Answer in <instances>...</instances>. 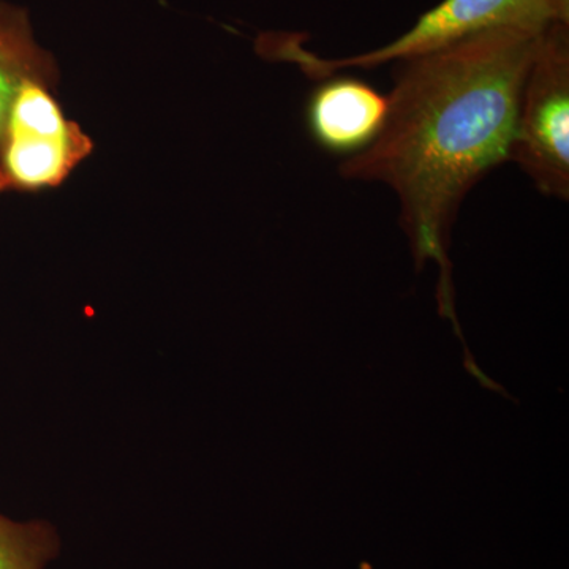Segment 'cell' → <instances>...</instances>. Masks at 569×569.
I'll return each mask as SVG.
<instances>
[{"mask_svg":"<svg viewBox=\"0 0 569 569\" xmlns=\"http://www.w3.org/2000/svg\"><path fill=\"white\" fill-rule=\"evenodd\" d=\"M548 29V28H546ZM542 31L505 28L396 62L376 141L343 159L348 181L381 182L399 200L415 268H440L438 313L456 310L451 231L467 194L509 162L520 92Z\"/></svg>","mask_w":569,"mask_h":569,"instance_id":"cell-1","label":"cell"},{"mask_svg":"<svg viewBox=\"0 0 569 569\" xmlns=\"http://www.w3.org/2000/svg\"><path fill=\"white\" fill-rule=\"evenodd\" d=\"M559 22L569 24V0H441L422 13L410 31L361 54L320 58L306 50L296 33H264L257 41V50L271 61L295 63L306 77L321 81L343 70H370L419 58L493 29L542 31Z\"/></svg>","mask_w":569,"mask_h":569,"instance_id":"cell-2","label":"cell"},{"mask_svg":"<svg viewBox=\"0 0 569 569\" xmlns=\"http://www.w3.org/2000/svg\"><path fill=\"white\" fill-rule=\"evenodd\" d=\"M509 162L539 193L569 200V24L541 33L520 92Z\"/></svg>","mask_w":569,"mask_h":569,"instance_id":"cell-3","label":"cell"},{"mask_svg":"<svg viewBox=\"0 0 569 569\" xmlns=\"http://www.w3.org/2000/svg\"><path fill=\"white\" fill-rule=\"evenodd\" d=\"M54 86L29 80L0 127V193H40L61 187L93 152L92 138L70 121Z\"/></svg>","mask_w":569,"mask_h":569,"instance_id":"cell-4","label":"cell"},{"mask_svg":"<svg viewBox=\"0 0 569 569\" xmlns=\"http://www.w3.org/2000/svg\"><path fill=\"white\" fill-rule=\"evenodd\" d=\"M388 116V96L348 74L321 80L306 104L310 138L323 151L346 159L369 148Z\"/></svg>","mask_w":569,"mask_h":569,"instance_id":"cell-5","label":"cell"},{"mask_svg":"<svg viewBox=\"0 0 569 569\" xmlns=\"http://www.w3.org/2000/svg\"><path fill=\"white\" fill-rule=\"evenodd\" d=\"M29 80L56 88L58 63L50 51L37 43L29 11L0 0V127L18 89Z\"/></svg>","mask_w":569,"mask_h":569,"instance_id":"cell-6","label":"cell"},{"mask_svg":"<svg viewBox=\"0 0 569 569\" xmlns=\"http://www.w3.org/2000/svg\"><path fill=\"white\" fill-rule=\"evenodd\" d=\"M61 552V538L48 520L17 522L0 515V569H44Z\"/></svg>","mask_w":569,"mask_h":569,"instance_id":"cell-7","label":"cell"},{"mask_svg":"<svg viewBox=\"0 0 569 569\" xmlns=\"http://www.w3.org/2000/svg\"><path fill=\"white\" fill-rule=\"evenodd\" d=\"M463 350H466V356H463V367H466L467 372L470 373L471 377H475V380H478L481 387L488 388L490 391L500 392V395L508 397V399H512L511 396L507 395V391H505V388L501 387V385L490 380V378L479 369L477 361H475L473 356L470 353V350H468L467 347H463Z\"/></svg>","mask_w":569,"mask_h":569,"instance_id":"cell-8","label":"cell"}]
</instances>
